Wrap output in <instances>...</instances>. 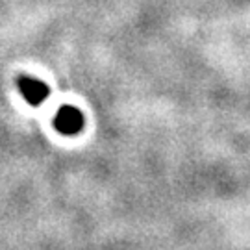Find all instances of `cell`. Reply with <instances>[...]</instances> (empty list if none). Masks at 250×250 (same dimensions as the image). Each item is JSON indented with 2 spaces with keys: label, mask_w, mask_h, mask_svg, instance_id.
<instances>
[{
  "label": "cell",
  "mask_w": 250,
  "mask_h": 250,
  "mask_svg": "<svg viewBox=\"0 0 250 250\" xmlns=\"http://www.w3.org/2000/svg\"><path fill=\"white\" fill-rule=\"evenodd\" d=\"M83 115L78 107L74 106H63L60 107V111L54 117V126L58 132H62L63 135H76L83 130Z\"/></svg>",
  "instance_id": "cell-1"
},
{
  "label": "cell",
  "mask_w": 250,
  "mask_h": 250,
  "mask_svg": "<svg viewBox=\"0 0 250 250\" xmlns=\"http://www.w3.org/2000/svg\"><path fill=\"white\" fill-rule=\"evenodd\" d=\"M17 85L21 95H22V99L26 100L28 104H32V106L41 104L48 97L46 83H43V82L37 80V78H32V76H21L17 80Z\"/></svg>",
  "instance_id": "cell-2"
}]
</instances>
